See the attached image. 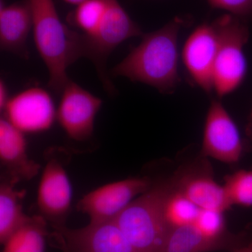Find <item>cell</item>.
Segmentation results:
<instances>
[{
  "mask_svg": "<svg viewBox=\"0 0 252 252\" xmlns=\"http://www.w3.org/2000/svg\"><path fill=\"white\" fill-rule=\"evenodd\" d=\"M188 23L176 16L157 31L142 34L140 44L112 68L111 75L152 86L162 94H173L181 81L179 35Z\"/></svg>",
  "mask_w": 252,
  "mask_h": 252,
  "instance_id": "1",
  "label": "cell"
},
{
  "mask_svg": "<svg viewBox=\"0 0 252 252\" xmlns=\"http://www.w3.org/2000/svg\"><path fill=\"white\" fill-rule=\"evenodd\" d=\"M32 15V32L36 49L48 74V86L61 94L70 80L68 67L81 58L80 32L61 21L54 0H28Z\"/></svg>",
  "mask_w": 252,
  "mask_h": 252,
  "instance_id": "2",
  "label": "cell"
},
{
  "mask_svg": "<svg viewBox=\"0 0 252 252\" xmlns=\"http://www.w3.org/2000/svg\"><path fill=\"white\" fill-rule=\"evenodd\" d=\"M171 186H152L137 197L115 219L137 252H162L170 228L164 205Z\"/></svg>",
  "mask_w": 252,
  "mask_h": 252,
  "instance_id": "3",
  "label": "cell"
},
{
  "mask_svg": "<svg viewBox=\"0 0 252 252\" xmlns=\"http://www.w3.org/2000/svg\"><path fill=\"white\" fill-rule=\"evenodd\" d=\"M142 34L140 26L118 0H109L103 19L95 31L89 34L80 32L81 58L93 63L104 90L109 94H116L107 69L109 56L124 41Z\"/></svg>",
  "mask_w": 252,
  "mask_h": 252,
  "instance_id": "4",
  "label": "cell"
},
{
  "mask_svg": "<svg viewBox=\"0 0 252 252\" xmlns=\"http://www.w3.org/2000/svg\"><path fill=\"white\" fill-rule=\"evenodd\" d=\"M218 34V50L213 74L214 91L219 98L240 87L248 70L245 46L250 32L243 20L225 14L213 21Z\"/></svg>",
  "mask_w": 252,
  "mask_h": 252,
  "instance_id": "5",
  "label": "cell"
},
{
  "mask_svg": "<svg viewBox=\"0 0 252 252\" xmlns=\"http://www.w3.org/2000/svg\"><path fill=\"white\" fill-rule=\"evenodd\" d=\"M48 154L36 194L41 216L49 220L52 226L64 224L72 200V185L65 162L59 157L60 151Z\"/></svg>",
  "mask_w": 252,
  "mask_h": 252,
  "instance_id": "6",
  "label": "cell"
},
{
  "mask_svg": "<svg viewBox=\"0 0 252 252\" xmlns=\"http://www.w3.org/2000/svg\"><path fill=\"white\" fill-rule=\"evenodd\" d=\"M146 177H132L104 185L86 194L78 202L77 210L90 222L114 220L137 197L152 187Z\"/></svg>",
  "mask_w": 252,
  "mask_h": 252,
  "instance_id": "7",
  "label": "cell"
},
{
  "mask_svg": "<svg viewBox=\"0 0 252 252\" xmlns=\"http://www.w3.org/2000/svg\"><path fill=\"white\" fill-rule=\"evenodd\" d=\"M56 119L68 137L77 142L90 139L102 100L69 80L61 93Z\"/></svg>",
  "mask_w": 252,
  "mask_h": 252,
  "instance_id": "8",
  "label": "cell"
},
{
  "mask_svg": "<svg viewBox=\"0 0 252 252\" xmlns=\"http://www.w3.org/2000/svg\"><path fill=\"white\" fill-rule=\"evenodd\" d=\"M243 144L236 124L220 99L211 101L204 125L202 154L224 163H236Z\"/></svg>",
  "mask_w": 252,
  "mask_h": 252,
  "instance_id": "9",
  "label": "cell"
},
{
  "mask_svg": "<svg viewBox=\"0 0 252 252\" xmlns=\"http://www.w3.org/2000/svg\"><path fill=\"white\" fill-rule=\"evenodd\" d=\"M53 227L55 236L71 252H137L115 220L90 222L74 229L65 224Z\"/></svg>",
  "mask_w": 252,
  "mask_h": 252,
  "instance_id": "10",
  "label": "cell"
},
{
  "mask_svg": "<svg viewBox=\"0 0 252 252\" xmlns=\"http://www.w3.org/2000/svg\"><path fill=\"white\" fill-rule=\"evenodd\" d=\"M51 94L34 86L10 97L4 109L5 119L23 133H39L49 130L56 119Z\"/></svg>",
  "mask_w": 252,
  "mask_h": 252,
  "instance_id": "11",
  "label": "cell"
},
{
  "mask_svg": "<svg viewBox=\"0 0 252 252\" xmlns=\"http://www.w3.org/2000/svg\"><path fill=\"white\" fill-rule=\"evenodd\" d=\"M218 34L214 22L204 23L191 32L182 51V59L195 85L210 94L218 50Z\"/></svg>",
  "mask_w": 252,
  "mask_h": 252,
  "instance_id": "12",
  "label": "cell"
},
{
  "mask_svg": "<svg viewBox=\"0 0 252 252\" xmlns=\"http://www.w3.org/2000/svg\"><path fill=\"white\" fill-rule=\"evenodd\" d=\"M0 160L9 178L19 182L32 180L40 171V165L30 158L25 133L4 117L0 119Z\"/></svg>",
  "mask_w": 252,
  "mask_h": 252,
  "instance_id": "13",
  "label": "cell"
},
{
  "mask_svg": "<svg viewBox=\"0 0 252 252\" xmlns=\"http://www.w3.org/2000/svg\"><path fill=\"white\" fill-rule=\"evenodd\" d=\"M32 31V15L28 0L13 4H1L0 8V46L7 51L28 59L27 41Z\"/></svg>",
  "mask_w": 252,
  "mask_h": 252,
  "instance_id": "14",
  "label": "cell"
},
{
  "mask_svg": "<svg viewBox=\"0 0 252 252\" xmlns=\"http://www.w3.org/2000/svg\"><path fill=\"white\" fill-rule=\"evenodd\" d=\"M172 188L201 210L224 212L230 206L223 186L205 172H186L177 177Z\"/></svg>",
  "mask_w": 252,
  "mask_h": 252,
  "instance_id": "15",
  "label": "cell"
},
{
  "mask_svg": "<svg viewBox=\"0 0 252 252\" xmlns=\"http://www.w3.org/2000/svg\"><path fill=\"white\" fill-rule=\"evenodd\" d=\"M238 238L217 240L207 236L194 224L171 228L162 252H211L236 250Z\"/></svg>",
  "mask_w": 252,
  "mask_h": 252,
  "instance_id": "16",
  "label": "cell"
},
{
  "mask_svg": "<svg viewBox=\"0 0 252 252\" xmlns=\"http://www.w3.org/2000/svg\"><path fill=\"white\" fill-rule=\"evenodd\" d=\"M18 182L9 178L0 186V242L4 245L17 230L31 221L23 210L26 190H18Z\"/></svg>",
  "mask_w": 252,
  "mask_h": 252,
  "instance_id": "17",
  "label": "cell"
},
{
  "mask_svg": "<svg viewBox=\"0 0 252 252\" xmlns=\"http://www.w3.org/2000/svg\"><path fill=\"white\" fill-rule=\"evenodd\" d=\"M46 230L45 219L41 215L33 216L29 223L8 239L3 252H45Z\"/></svg>",
  "mask_w": 252,
  "mask_h": 252,
  "instance_id": "18",
  "label": "cell"
},
{
  "mask_svg": "<svg viewBox=\"0 0 252 252\" xmlns=\"http://www.w3.org/2000/svg\"><path fill=\"white\" fill-rule=\"evenodd\" d=\"M201 209L173 188L170 189L164 205V215L169 228L193 224Z\"/></svg>",
  "mask_w": 252,
  "mask_h": 252,
  "instance_id": "19",
  "label": "cell"
},
{
  "mask_svg": "<svg viewBox=\"0 0 252 252\" xmlns=\"http://www.w3.org/2000/svg\"><path fill=\"white\" fill-rule=\"evenodd\" d=\"M109 0H87L69 16V23L80 30L81 33L91 34L97 30L107 11Z\"/></svg>",
  "mask_w": 252,
  "mask_h": 252,
  "instance_id": "20",
  "label": "cell"
},
{
  "mask_svg": "<svg viewBox=\"0 0 252 252\" xmlns=\"http://www.w3.org/2000/svg\"><path fill=\"white\" fill-rule=\"evenodd\" d=\"M225 195L230 206H252V171L239 170L225 177Z\"/></svg>",
  "mask_w": 252,
  "mask_h": 252,
  "instance_id": "21",
  "label": "cell"
},
{
  "mask_svg": "<svg viewBox=\"0 0 252 252\" xmlns=\"http://www.w3.org/2000/svg\"><path fill=\"white\" fill-rule=\"evenodd\" d=\"M207 236L217 240H233L238 238L226 230L223 212L212 210H200L196 220L193 223Z\"/></svg>",
  "mask_w": 252,
  "mask_h": 252,
  "instance_id": "22",
  "label": "cell"
},
{
  "mask_svg": "<svg viewBox=\"0 0 252 252\" xmlns=\"http://www.w3.org/2000/svg\"><path fill=\"white\" fill-rule=\"evenodd\" d=\"M215 9L227 11L228 14L243 18L252 16V0H207Z\"/></svg>",
  "mask_w": 252,
  "mask_h": 252,
  "instance_id": "23",
  "label": "cell"
},
{
  "mask_svg": "<svg viewBox=\"0 0 252 252\" xmlns=\"http://www.w3.org/2000/svg\"><path fill=\"white\" fill-rule=\"evenodd\" d=\"M9 99L7 87H6L4 80L1 79V81H0V109L1 110L4 111Z\"/></svg>",
  "mask_w": 252,
  "mask_h": 252,
  "instance_id": "24",
  "label": "cell"
},
{
  "mask_svg": "<svg viewBox=\"0 0 252 252\" xmlns=\"http://www.w3.org/2000/svg\"><path fill=\"white\" fill-rule=\"evenodd\" d=\"M234 252H252V240L250 243L246 244L245 245H240L236 250H235Z\"/></svg>",
  "mask_w": 252,
  "mask_h": 252,
  "instance_id": "25",
  "label": "cell"
},
{
  "mask_svg": "<svg viewBox=\"0 0 252 252\" xmlns=\"http://www.w3.org/2000/svg\"><path fill=\"white\" fill-rule=\"evenodd\" d=\"M247 133L252 140V111L251 114H250V119H249L248 126H247Z\"/></svg>",
  "mask_w": 252,
  "mask_h": 252,
  "instance_id": "26",
  "label": "cell"
},
{
  "mask_svg": "<svg viewBox=\"0 0 252 252\" xmlns=\"http://www.w3.org/2000/svg\"><path fill=\"white\" fill-rule=\"evenodd\" d=\"M64 2L67 3V4L75 5V6H78V5L82 4L84 1H87V0H63Z\"/></svg>",
  "mask_w": 252,
  "mask_h": 252,
  "instance_id": "27",
  "label": "cell"
}]
</instances>
